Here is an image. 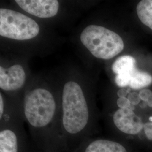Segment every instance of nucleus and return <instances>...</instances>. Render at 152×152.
Returning a JSON list of instances; mask_svg holds the SVG:
<instances>
[{"mask_svg": "<svg viewBox=\"0 0 152 152\" xmlns=\"http://www.w3.org/2000/svg\"><path fill=\"white\" fill-rule=\"evenodd\" d=\"M24 118L29 126L35 146L44 152H66L61 123L60 103L46 88H37L24 95Z\"/></svg>", "mask_w": 152, "mask_h": 152, "instance_id": "obj_1", "label": "nucleus"}, {"mask_svg": "<svg viewBox=\"0 0 152 152\" xmlns=\"http://www.w3.org/2000/svg\"><path fill=\"white\" fill-rule=\"evenodd\" d=\"M60 103L63 135L66 152H70L92 135V110L81 87L75 81L65 83Z\"/></svg>", "mask_w": 152, "mask_h": 152, "instance_id": "obj_2", "label": "nucleus"}, {"mask_svg": "<svg viewBox=\"0 0 152 152\" xmlns=\"http://www.w3.org/2000/svg\"><path fill=\"white\" fill-rule=\"evenodd\" d=\"M80 39L94 56L102 59L113 58L124 48V41L117 33L97 25L85 28L81 34Z\"/></svg>", "mask_w": 152, "mask_h": 152, "instance_id": "obj_3", "label": "nucleus"}, {"mask_svg": "<svg viewBox=\"0 0 152 152\" xmlns=\"http://www.w3.org/2000/svg\"><path fill=\"white\" fill-rule=\"evenodd\" d=\"M39 33V27L32 18L18 11L1 8V36L24 41L36 37Z\"/></svg>", "mask_w": 152, "mask_h": 152, "instance_id": "obj_4", "label": "nucleus"}, {"mask_svg": "<svg viewBox=\"0 0 152 152\" xmlns=\"http://www.w3.org/2000/svg\"><path fill=\"white\" fill-rule=\"evenodd\" d=\"M21 120L1 124L0 152H29V144Z\"/></svg>", "mask_w": 152, "mask_h": 152, "instance_id": "obj_5", "label": "nucleus"}, {"mask_svg": "<svg viewBox=\"0 0 152 152\" xmlns=\"http://www.w3.org/2000/svg\"><path fill=\"white\" fill-rule=\"evenodd\" d=\"M15 2L26 12L41 18L55 16L59 9L56 0H16Z\"/></svg>", "mask_w": 152, "mask_h": 152, "instance_id": "obj_6", "label": "nucleus"}, {"mask_svg": "<svg viewBox=\"0 0 152 152\" xmlns=\"http://www.w3.org/2000/svg\"><path fill=\"white\" fill-rule=\"evenodd\" d=\"M113 121L121 132L131 135L139 133L144 126L140 117L129 109H117L113 115Z\"/></svg>", "mask_w": 152, "mask_h": 152, "instance_id": "obj_7", "label": "nucleus"}, {"mask_svg": "<svg viewBox=\"0 0 152 152\" xmlns=\"http://www.w3.org/2000/svg\"><path fill=\"white\" fill-rule=\"evenodd\" d=\"M70 152H128L117 141L102 138L89 137Z\"/></svg>", "mask_w": 152, "mask_h": 152, "instance_id": "obj_8", "label": "nucleus"}, {"mask_svg": "<svg viewBox=\"0 0 152 152\" xmlns=\"http://www.w3.org/2000/svg\"><path fill=\"white\" fill-rule=\"evenodd\" d=\"M26 73L22 65H12L5 68L0 66V88L6 91H14L23 86L26 81Z\"/></svg>", "mask_w": 152, "mask_h": 152, "instance_id": "obj_9", "label": "nucleus"}, {"mask_svg": "<svg viewBox=\"0 0 152 152\" xmlns=\"http://www.w3.org/2000/svg\"><path fill=\"white\" fill-rule=\"evenodd\" d=\"M136 60L130 55L122 56L113 63L112 68L117 75L131 73L136 69Z\"/></svg>", "mask_w": 152, "mask_h": 152, "instance_id": "obj_10", "label": "nucleus"}, {"mask_svg": "<svg viewBox=\"0 0 152 152\" xmlns=\"http://www.w3.org/2000/svg\"><path fill=\"white\" fill-rule=\"evenodd\" d=\"M136 11L139 19L152 30V0H142L137 6Z\"/></svg>", "mask_w": 152, "mask_h": 152, "instance_id": "obj_11", "label": "nucleus"}, {"mask_svg": "<svg viewBox=\"0 0 152 152\" xmlns=\"http://www.w3.org/2000/svg\"><path fill=\"white\" fill-rule=\"evenodd\" d=\"M152 83V77L149 73L135 69L131 73L129 86L134 90L147 87Z\"/></svg>", "mask_w": 152, "mask_h": 152, "instance_id": "obj_12", "label": "nucleus"}, {"mask_svg": "<svg viewBox=\"0 0 152 152\" xmlns=\"http://www.w3.org/2000/svg\"><path fill=\"white\" fill-rule=\"evenodd\" d=\"M132 72L117 75L115 78V82L117 85L121 87H126L129 85Z\"/></svg>", "mask_w": 152, "mask_h": 152, "instance_id": "obj_13", "label": "nucleus"}, {"mask_svg": "<svg viewBox=\"0 0 152 152\" xmlns=\"http://www.w3.org/2000/svg\"><path fill=\"white\" fill-rule=\"evenodd\" d=\"M139 96L142 101L147 102L149 107H152V91L149 89H143L139 92Z\"/></svg>", "mask_w": 152, "mask_h": 152, "instance_id": "obj_14", "label": "nucleus"}, {"mask_svg": "<svg viewBox=\"0 0 152 152\" xmlns=\"http://www.w3.org/2000/svg\"><path fill=\"white\" fill-rule=\"evenodd\" d=\"M117 105L119 107V109H129L132 110L135 109L134 105L131 104L129 99L126 97L118 98L117 100Z\"/></svg>", "mask_w": 152, "mask_h": 152, "instance_id": "obj_15", "label": "nucleus"}, {"mask_svg": "<svg viewBox=\"0 0 152 152\" xmlns=\"http://www.w3.org/2000/svg\"><path fill=\"white\" fill-rule=\"evenodd\" d=\"M149 120L150 122L145 124L143 126V128L147 138L150 140H152V117L149 118Z\"/></svg>", "mask_w": 152, "mask_h": 152, "instance_id": "obj_16", "label": "nucleus"}, {"mask_svg": "<svg viewBox=\"0 0 152 152\" xmlns=\"http://www.w3.org/2000/svg\"><path fill=\"white\" fill-rule=\"evenodd\" d=\"M127 98L130 100L131 104L133 105L138 104L140 102V98L139 96V94L136 92H131L129 94Z\"/></svg>", "mask_w": 152, "mask_h": 152, "instance_id": "obj_17", "label": "nucleus"}, {"mask_svg": "<svg viewBox=\"0 0 152 152\" xmlns=\"http://www.w3.org/2000/svg\"><path fill=\"white\" fill-rule=\"evenodd\" d=\"M130 91V89H126L125 88H122L120 89L117 92V95L119 98L126 97L127 95V94Z\"/></svg>", "mask_w": 152, "mask_h": 152, "instance_id": "obj_18", "label": "nucleus"}, {"mask_svg": "<svg viewBox=\"0 0 152 152\" xmlns=\"http://www.w3.org/2000/svg\"><path fill=\"white\" fill-rule=\"evenodd\" d=\"M29 152H42V151H39V150H37V151H31Z\"/></svg>", "mask_w": 152, "mask_h": 152, "instance_id": "obj_19", "label": "nucleus"}]
</instances>
